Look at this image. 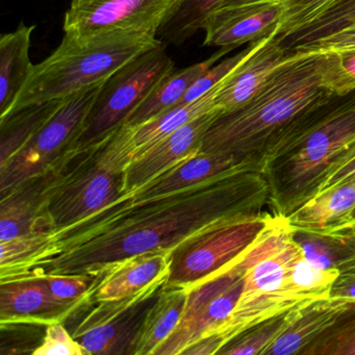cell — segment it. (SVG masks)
Returning <instances> with one entry per match:
<instances>
[{
  "label": "cell",
  "instance_id": "4",
  "mask_svg": "<svg viewBox=\"0 0 355 355\" xmlns=\"http://www.w3.org/2000/svg\"><path fill=\"white\" fill-rule=\"evenodd\" d=\"M318 55H291L244 105L216 116L203 136L201 153L234 155L253 167L255 157L272 137L307 107L331 94L320 80Z\"/></svg>",
  "mask_w": 355,
  "mask_h": 355
},
{
  "label": "cell",
  "instance_id": "1",
  "mask_svg": "<svg viewBox=\"0 0 355 355\" xmlns=\"http://www.w3.org/2000/svg\"><path fill=\"white\" fill-rule=\"evenodd\" d=\"M265 205H269L267 180L261 172L242 168L95 223L55 232L49 249L14 277L93 274L132 255L174 249L211 224L261 213Z\"/></svg>",
  "mask_w": 355,
  "mask_h": 355
},
{
  "label": "cell",
  "instance_id": "9",
  "mask_svg": "<svg viewBox=\"0 0 355 355\" xmlns=\"http://www.w3.org/2000/svg\"><path fill=\"white\" fill-rule=\"evenodd\" d=\"M103 83L64 98L49 121L7 163L0 166V197L46 173L71 150Z\"/></svg>",
  "mask_w": 355,
  "mask_h": 355
},
{
  "label": "cell",
  "instance_id": "11",
  "mask_svg": "<svg viewBox=\"0 0 355 355\" xmlns=\"http://www.w3.org/2000/svg\"><path fill=\"white\" fill-rule=\"evenodd\" d=\"M168 270L135 294L98 302L74 328V340L89 355H132L143 321L167 284Z\"/></svg>",
  "mask_w": 355,
  "mask_h": 355
},
{
  "label": "cell",
  "instance_id": "17",
  "mask_svg": "<svg viewBox=\"0 0 355 355\" xmlns=\"http://www.w3.org/2000/svg\"><path fill=\"white\" fill-rule=\"evenodd\" d=\"M290 57L277 36L276 26L263 44L222 80L215 96V111L218 115L230 113L244 105Z\"/></svg>",
  "mask_w": 355,
  "mask_h": 355
},
{
  "label": "cell",
  "instance_id": "28",
  "mask_svg": "<svg viewBox=\"0 0 355 355\" xmlns=\"http://www.w3.org/2000/svg\"><path fill=\"white\" fill-rule=\"evenodd\" d=\"M306 304L294 307L282 315L261 322L232 338L220 349L221 355H261L263 351L282 336L294 322L301 309Z\"/></svg>",
  "mask_w": 355,
  "mask_h": 355
},
{
  "label": "cell",
  "instance_id": "24",
  "mask_svg": "<svg viewBox=\"0 0 355 355\" xmlns=\"http://www.w3.org/2000/svg\"><path fill=\"white\" fill-rule=\"evenodd\" d=\"M188 294L186 288H164L143 321L135 340L132 355H155V350L180 324Z\"/></svg>",
  "mask_w": 355,
  "mask_h": 355
},
{
  "label": "cell",
  "instance_id": "39",
  "mask_svg": "<svg viewBox=\"0 0 355 355\" xmlns=\"http://www.w3.org/2000/svg\"><path fill=\"white\" fill-rule=\"evenodd\" d=\"M338 277L330 288V296L355 303V255L338 267Z\"/></svg>",
  "mask_w": 355,
  "mask_h": 355
},
{
  "label": "cell",
  "instance_id": "41",
  "mask_svg": "<svg viewBox=\"0 0 355 355\" xmlns=\"http://www.w3.org/2000/svg\"><path fill=\"white\" fill-rule=\"evenodd\" d=\"M265 1H284V0H222L217 9H230V8L241 7V6L251 5V3H265ZM215 10V11H216Z\"/></svg>",
  "mask_w": 355,
  "mask_h": 355
},
{
  "label": "cell",
  "instance_id": "33",
  "mask_svg": "<svg viewBox=\"0 0 355 355\" xmlns=\"http://www.w3.org/2000/svg\"><path fill=\"white\" fill-rule=\"evenodd\" d=\"M275 28H274V30H275ZM267 37L268 35L267 36L261 37V38L253 41V42L249 43L248 46H247L246 49H244V51L209 68L207 72H205V73L191 86L188 92L182 97V101H180L178 105H186V103H193V101H197V99L201 98V97L207 95V93L211 92V91L215 89L224 78H226V76H230L243 61H245L257 47L261 46Z\"/></svg>",
  "mask_w": 355,
  "mask_h": 355
},
{
  "label": "cell",
  "instance_id": "15",
  "mask_svg": "<svg viewBox=\"0 0 355 355\" xmlns=\"http://www.w3.org/2000/svg\"><path fill=\"white\" fill-rule=\"evenodd\" d=\"M217 115V112H211L201 116L132 157L125 170V195L200 151L203 136Z\"/></svg>",
  "mask_w": 355,
  "mask_h": 355
},
{
  "label": "cell",
  "instance_id": "21",
  "mask_svg": "<svg viewBox=\"0 0 355 355\" xmlns=\"http://www.w3.org/2000/svg\"><path fill=\"white\" fill-rule=\"evenodd\" d=\"M35 28L21 22L0 37V120L9 115L34 69L30 49Z\"/></svg>",
  "mask_w": 355,
  "mask_h": 355
},
{
  "label": "cell",
  "instance_id": "34",
  "mask_svg": "<svg viewBox=\"0 0 355 355\" xmlns=\"http://www.w3.org/2000/svg\"><path fill=\"white\" fill-rule=\"evenodd\" d=\"M53 296L64 302H85L92 304L93 290L98 282V273L41 275Z\"/></svg>",
  "mask_w": 355,
  "mask_h": 355
},
{
  "label": "cell",
  "instance_id": "42",
  "mask_svg": "<svg viewBox=\"0 0 355 355\" xmlns=\"http://www.w3.org/2000/svg\"><path fill=\"white\" fill-rule=\"evenodd\" d=\"M353 224H355V207L350 211V213L348 214V215L346 216V218L340 222V225L336 226L334 230H332L331 232H329L326 234H334V232L343 230V228L348 227V226L353 225Z\"/></svg>",
  "mask_w": 355,
  "mask_h": 355
},
{
  "label": "cell",
  "instance_id": "38",
  "mask_svg": "<svg viewBox=\"0 0 355 355\" xmlns=\"http://www.w3.org/2000/svg\"><path fill=\"white\" fill-rule=\"evenodd\" d=\"M355 178V140L345 149L322 180L317 195Z\"/></svg>",
  "mask_w": 355,
  "mask_h": 355
},
{
  "label": "cell",
  "instance_id": "32",
  "mask_svg": "<svg viewBox=\"0 0 355 355\" xmlns=\"http://www.w3.org/2000/svg\"><path fill=\"white\" fill-rule=\"evenodd\" d=\"M299 355H355V307L307 345Z\"/></svg>",
  "mask_w": 355,
  "mask_h": 355
},
{
  "label": "cell",
  "instance_id": "13",
  "mask_svg": "<svg viewBox=\"0 0 355 355\" xmlns=\"http://www.w3.org/2000/svg\"><path fill=\"white\" fill-rule=\"evenodd\" d=\"M242 168L253 169L252 165L248 161H245L234 155L205 153L198 151L191 157L182 159L173 167L166 170L165 172L153 178L144 186L137 189L130 194L121 197L113 205L105 207L98 213L90 216L84 221L80 222L71 227L95 223V222L101 221L109 216L115 215L128 207L155 200V199L174 194V193L182 192L187 189L192 188L197 184H203L207 180L219 178L224 174L242 169Z\"/></svg>",
  "mask_w": 355,
  "mask_h": 355
},
{
  "label": "cell",
  "instance_id": "25",
  "mask_svg": "<svg viewBox=\"0 0 355 355\" xmlns=\"http://www.w3.org/2000/svg\"><path fill=\"white\" fill-rule=\"evenodd\" d=\"M220 84L201 98L186 105H175L165 113L149 120L146 123L134 128V157L146 150L162 139L173 134L193 120L211 112H216L215 96Z\"/></svg>",
  "mask_w": 355,
  "mask_h": 355
},
{
  "label": "cell",
  "instance_id": "14",
  "mask_svg": "<svg viewBox=\"0 0 355 355\" xmlns=\"http://www.w3.org/2000/svg\"><path fill=\"white\" fill-rule=\"evenodd\" d=\"M64 302L53 296L43 276H19L0 280V324L49 326L63 323L87 306Z\"/></svg>",
  "mask_w": 355,
  "mask_h": 355
},
{
  "label": "cell",
  "instance_id": "6",
  "mask_svg": "<svg viewBox=\"0 0 355 355\" xmlns=\"http://www.w3.org/2000/svg\"><path fill=\"white\" fill-rule=\"evenodd\" d=\"M161 42L157 36L134 31L84 38L65 35L59 47L42 63L34 66L10 114L28 105L65 98L101 84L130 60Z\"/></svg>",
  "mask_w": 355,
  "mask_h": 355
},
{
  "label": "cell",
  "instance_id": "3",
  "mask_svg": "<svg viewBox=\"0 0 355 355\" xmlns=\"http://www.w3.org/2000/svg\"><path fill=\"white\" fill-rule=\"evenodd\" d=\"M250 263L238 304L211 334L224 345L249 328L294 307L330 296L338 269L322 270L305 259L286 218L276 216L249 247Z\"/></svg>",
  "mask_w": 355,
  "mask_h": 355
},
{
  "label": "cell",
  "instance_id": "43",
  "mask_svg": "<svg viewBox=\"0 0 355 355\" xmlns=\"http://www.w3.org/2000/svg\"><path fill=\"white\" fill-rule=\"evenodd\" d=\"M338 234V236H348V238L355 239V224L348 226V227L343 228V230H338L334 234Z\"/></svg>",
  "mask_w": 355,
  "mask_h": 355
},
{
  "label": "cell",
  "instance_id": "16",
  "mask_svg": "<svg viewBox=\"0 0 355 355\" xmlns=\"http://www.w3.org/2000/svg\"><path fill=\"white\" fill-rule=\"evenodd\" d=\"M282 1L216 10L205 20V46L236 47L269 35L284 13Z\"/></svg>",
  "mask_w": 355,
  "mask_h": 355
},
{
  "label": "cell",
  "instance_id": "30",
  "mask_svg": "<svg viewBox=\"0 0 355 355\" xmlns=\"http://www.w3.org/2000/svg\"><path fill=\"white\" fill-rule=\"evenodd\" d=\"M51 232H34L0 242V280L13 277L28 269L51 244Z\"/></svg>",
  "mask_w": 355,
  "mask_h": 355
},
{
  "label": "cell",
  "instance_id": "26",
  "mask_svg": "<svg viewBox=\"0 0 355 355\" xmlns=\"http://www.w3.org/2000/svg\"><path fill=\"white\" fill-rule=\"evenodd\" d=\"M64 98L28 105L0 120V166L7 163L49 121Z\"/></svg>",
  "mask_w": 355,
  "mask_h": 355
},
{
  "label": "cell",
  "instance_id": "36",
  "mask_svg": "<svg viewBox=\"0 0 355 355\" xmlns=\"http://www.w3.org/2000/svg\"><path fill=\"white\" fill-rule=\"evenodd\" d=\"M33 355H89L62 323L46 326L40 345Z\"/></svg>",
  "mask_w": 355,
  "mask_h": 355
},
{
  "label": "cell",
  "instance_id": "2",
  "mask_svg": "<svg viewBox=\"0 0 355 355\" xmlns=\"http://www.w3.org/2000/svg\"><path fill=\"white\" fill-rule=\"evenodd\" d=\"M354 140L355 89L320 99L272 137L253 163L269 186L272 214L288 217L313 198Z\"/></svg>",
  "mask_w": 355,
  "mask_h": 355
},
{
  "label": "cell",
  "instance_id": "31",
  "mask_svg": "<svg viewBox=\"0 0 355 355\" xmlns=\"http://www.w3.org/2000/svg\"><path fill=\"white\" fill-rule=\"evenodd\" d=\"M318 73L322 86L334 94L355 89V49L322 53L317 58Z\"/></svg>",
  "mask_w": 355,
  "mask_h": 355
},
{
  "label": "cell",
  "instance_id": "19",
  "mask_svg": "<svg viewBox=\"0 0 355 355\" xmlns=\"http://www.w3.org/2000/svg\"><path fill=\"white\" fill-rule=\"evenodd\" d=\"M51 170L18 187L0 202V242L34 232H51L43 219L45 192Z\"/></svg>",
  "mask_w": 355,
  "mask_h": 355
},
{
  "label": "cell",
  "instance_id": "27",
  "mask_svg": "<svg viewBox=\"0 0 355 355\" xmlns=\"http://www.w3.org/2000/svg\"><path fill=\"white\" fill-rule=\"evenodd\" d=\"M294 239L305 259L318 269H338L340 263L355 255V239L348 236L294 232Z\"/></svg>",
  "mask_w": 355,
  "mask_h": 355
},
{
  "label": "cell",
  "instance_id": "29",
  "mask_svg": "<svg viewBox=\"0 0 355 355\" xmlns=\"http://www.w3.org/2000/svg\"><path fill=\"white\" fill-rule=\"evenodd\" d=\"M222 0H184L173 15L159 28L157 36L166 44H184L203 30L205 20Z\"/></svg>",
  "mask_w": 355,
  "mask_h": 355
},
{
  "label": "cell",
  "instance_id": "7",
  "mask_svg": "<svg viewBox=\"0 0 355 355\" xmlns=\"http://www.w3.org/2000/svg\"><path fill=\"white\" fill-rule=\"evenodd\" d=\"M166 47L162 41L103 82L72 149L99 142L126 123L135 110L175 69Z\"/></svg>",
  "mask_w": 355,
  "mask_h": 355
},
{
  "label": "cell",
  "instance_id": "12",
  "mask_svg": "<svg viewBox=\"0 0 355 355\" xmlns=\"http://www.w3.org/2000/svg\"><path fill=\"white\" fill-rule=\"evenodd\" d=\"M184 0H72L64 17L65 35L74 38L116 31L157 37Z\"/></svg>",
  "mask_w": 355,
  "mask_h": 355
},
{
  "label": "cell",
  "instance_id": "22",
  "mask_svg": "<svg viewBox=\"0 0 355 355\" xmlns=\"http://www.w3.org/2000/svg\"><path fill=\"white\" fill-rule=\"evenodd\" d=\"M355 207V178L303 203L286 218L294 232L326 234Z\"/></svg>",
  "mask_w": 355,
  "mask_h": 355
},
{
  "label": "cell",
  "instance_id": "18",
  "mask_svg": "<svg viewBox=\"0 0 355 355\" xmlns=\"http://www.w3.org/2000/svg\"><path fill=\"white\" fill-rule=\"evenodd\" d=\"M173 249H157L109 263L95 273L92 304L124 298L145 288L169 269ZM94 274V273H93Z\"/></svg>",
  "mask_w": 355,
  "mask_h": 355
},
{
  "label": "cell",
  "instance_id": "35",
  "mask_svg": "<svg viewBox=\"0 0 355 355\" xmlns=\"http://www.w3.org/2000/svg\"><path fill=\"white\" fill-rule=\"evenodd\" d=\"M338 0H284V13L277 24L280 38L292 34L317 17Z\"/></svg>",
  "mask_w": 355,
  "mask_h": 355
},
{
  "label": "cell",
  "instance_id": "23",
  "mask_svg": "<svg viewBox=\"0 0 355 355\" xmlns=\"http://www.w3.org/2000/svg\"><path fill=\"white\" fill-rule=\"evenodd\" d=\"M234 47H221L219 51L214 53L209 59L199 62L194 65L182 69H174L168 74L153 92L135 110L125 124L137 128L141 124L146 123L149 120L165 113L171 107H175L182 101L193 84L213 67L224 55L234 51Z\"/></svg>",
  "mask_w": 355,
  "mask_h": 355
},
{
  "label": "cell",
  "instance_id": "20",
  "mask_svg": "<svg viewBox=\"0 0 355 355\" xmlns=\"http://www.w3.org/2000/svg\"><path fill=\"white\" fill-rule=\"evenodd\" d=\"M354 307L355 303L331 296L313 301L301 309L288 329L261 355H299L302 349Z\"/></svg>",
  "mask_w": 355,
  "mask_h": 355
},
{
  "label": "cell",
  "instance_id": "10",
  "mask_svg": "<svg viewBox=\"0 0 355 355\" xmlns=\"http://www.w3.org/2000/svg\"><path fill=\"white\" fill-rule=\"evenodd\" d=\"M249 263L248 248L234 263L189 288L180 324L155 350V355L182 354L184 349L199 338L214 334L238 304Z\"/></svg>",
  "mask_w": 355,
  "mask_h": 355
},
{
  "label": "cell",
  "instance_id": "37",
  "mask_svg": "<svg viewBox=\"0 0 355 355\" xmlns=\"http://www.w3.org/2000/svg\"><path fill=\"white\" fill-rule=\"evenodd\" d=\"M352 49H355V22L346 28H340L329 36L323 37L315 42L299 47L292 55L296 53H336Z\"/></svg>",
  "mask_w": 355,
  "mask_h": 355
},
{
  "label": "cell",
  "instance_id": "40",
  "mask_svg": "<svg viewBox=\"0 0 355 355\" xmlns=\"http://www.w3.org/2000/svg\"><path fill=\"white\" fill-rule=\"evenodd\" d=\"M223 347L221 338L216 334L203 336L196 342L184 349L182 354L184 355H211L218 354L220 349Z\"/></svg>",
  "mask_w": 355,
  "mask_h": 355
},
{
  "label": "cell",
  "instance_id": "5",
  "mask_svg": "<svg viewBox=\"0 0 355 355\" xmlns=\"http://www.w3.org/2000/svg\"><path fill=\"white\" fill-rule=\"evenodd\" d=\"M135 155L134 128L123 126L99 142L71 149L51 169L43 219L51 234L71 227L121 198Z\"/></svg>",
  "mask_w": 355,
  "mask_h": 355
},
{
  "label": "cell",
  "instance_id": "8",
  "mask_svg": "<svg viewBox=\"0 0 355 355\" xmlns=\"http://www.w3.org/2000/svg\"><path fill=\"white\" fill-rule=\"evenodd\" d=\"M275 215L249 214L211 224L180 243L171 252L167 286L191 288L234 263Z\"/></svg>",
  "mask_w": 355,
  "mask_h": 355
}]
</instances>
